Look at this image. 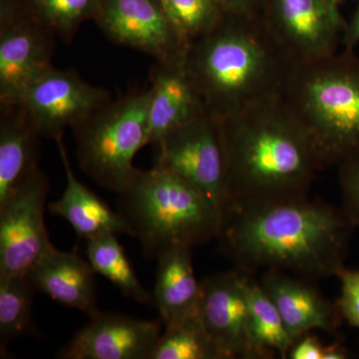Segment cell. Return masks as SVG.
Listing matches in <instances>:
<instances>
[{
  "mask_svg": "<svg viewBox=\"0 0 359 359\" xmlns=\"http://www.w3.org/2000/svg\"><path fill=\"white\" fill-rule=\"evenodd\" d=\"M342 210L354 226H359V160L344 163L339 167Z\"/></svg>",
  "mask_w": 359,
  "mask_h": 359,
  "instance_id": "obj_28",
  "label": "cell"
},
{
  "mask_svg": "<svg viewBox=\"0 0 359 359\" xmlns=\"http://www.w3.org/2000/svg\"><path fill=\"white\" fill-rule=\"evenodd\" d=\"M294 59L254 11H224L187 47L184 67L205 112L224 120L280 98Z\"/></svg>",
  "mask_w": 359,
  "mask_h": 359,
  "instance_id": "obj_2",
  "label": "cell"
},
{
  "mask_svg": "<svg viewBox=\"0 0 359 359\" xmlns=\"http://www.w3.org/2000/svg\"><path fill=\"white\" fill-rule=\"evenodd\" d=\"M95 275L89 262L76 252L59 250L55 247L27 273L37 292L62 306L88 314L89 318L100 311L97 306Z\"/></svg>",
  "mask_w": 359,
  "mask_h": 359,
  "instance_id": "obj_16",
  "label": "cell"
},
{
  "mask_svg": "<svg viewBox=\"0 0 359 359\" xmlns=\"http://www.w3.org/2000/svg\"><path fill=\"white\" fill-rule=\"evenodd\" d=\"M180 39L188 47L221 20L224 11L217 0H160Z\"/></svg>",
  "mask_w": 359,
  "mask_h": 359,
  "instance_id": "obj_26",
  "label": "cell"
},
{
  "mask_svg": "<svg viewBox=\"0 0 359 359\" xmlns=\"http://www.w3.org/2000/svg\"><path fill=\"white\" fill-rule=\"evenodd\" d=\"M28 15L69 43L80 26L94 20L99 0H16Z\"/></svg>",
  "mask_w": 359,
  "mask_h": 359,
  "instance_id": "obj_25",
  "label": "cell"
},
{
  "mask_svg": "<svg viewBox=\"0 0 359 359\" xmlns=\"http://www.w3.org/2000/svg\"><path fill=\"white\" fill-rule=\"evenodd\" d=\"M121 215L144 252L157 259L174 247L193 248L218 238L223 214L198 187L155 165L135 169L120 194Z\"/></svg>",
  "mask_w": 359,
  "mask_h": 359,
  "instance_id": "obj_5",
  "label": "cell"
},
{
  "mask_svg": "<svg viewBox=\"0 0 359 359\" xmlns=\"http://www.w3.org/2000/svg\"><path fill=\"white\" fill-rule=\"evenodd\" d=\"M157 145L156 165L198 187L223 214L226 163L221 120L202 111Z\"/></svg>",
  "mask_w": 359,
  "mask_h": 359,
  "instance_id": "obj_7",
  "label": "cell"
},
{
  "mask_svg": "<svg viewBox=\"0 0 359 359\" xmlns=\"http://www.w3.org/2000/svg\"><path fill=\"white\" fill-rule=\"evenodd\" d=\"M0 202L39 169L42 137L27 114L13 103L0 106Z\"/></svg>",
  "mask_w": 359,
  "mask_h": 359,
  "instance_id": "obj_19",
  "label": "cell"
},
{
  "mask_svg": "<svg viewBox=\"0 0 359 359\" xmlns=\"http://www.w3.org/2000/svg\"><path fill=\"white\" fill-rule=\"evenodd\" d=\"M261 283L275 302L294 342L311 330L334 334L339 327L341 316L337 304L327 301L309 283L282 271L269 269L264 271Z\"/></svg>",
  "mask_w": 359,
  "mask_h": 359,
  "instance_id": "obj_15",
  "label": "cell"
},
{
  "mask_svg": "<svg viewBox=\"0 0 359 359\" xmlns=\"http://www.w3.org/2000/svg\"><path fill=\"white\" fill-rule=\"evenodd\" d=\"M150 102V88L130 92L72 128L82 171L118 195L133 176L135 156L148 145Z\"/></svg>",
  "mask_w": 359,
  "mask_h": 359,
  "instance_id": "obj_6",
  "label": "cell"
},
{
  "mask_svg": "<svg viewBox=\"0 0 359 359\" xmlns=\"http://www.w3.org/2000/svg\"><path fill=\"white\" fill-rule=\"evenodd\" d=\"M160 321L99 311L57 353L61 359H151Z\"/></svg>",
  "mask_w": 359,
  "mask_h": 359,
  "instance_id": "obj_14",
  "label": "cell"
},
{
  "mask_svg": "<svg viewBox=\"0 0 359 359\" xmlns=\"http://www.w3.org/2000/svg\"><path fill=\"white\" fill-rule=\"evenodd\" d=\"M85 254L94 271L107 278L123 294L140 304L154 301L137 278L116 233H103L87 240Z\"/></svg>",
  "mask_w": 359,
  "mask_h": 359,
  "instance_id": "obj_22",
  "label": "cell"
},
{
  "mask_svg": "<svg viewBox=\"0 0 359 359\" xmlns=\"http://www.w3.org/2000/svg\"><path fill=\"white\" fill-rule=\"evenodd\" d=\"M150 81L148 144H158L205 109L187 75L184 59L175 62L156 61Z\"/></svg>",
  "mask_w": 359,
  "mask_h": 359,
  "instance_id": "obj_17",
  "label": "cell"
},
{
  "mask_svg": "<svg viewBox=\"0 0 359 359\" xmlns=\"http://www.w3.org/2000/svg\"><path fill=\"white\" fill-rule=\"evenodd\" d=\"M348 358V353L340 344H332L325 346L323 359H346Z\"/></svg>",
  "mask_w": 359,
  "mask_h": 359,
  "instance_id": "obj_32",
  "label": "cell"
},
{
  "mask_svg": "<svg viewBox=\"0 0 359 359\" xmlns=\"http://www.w3.org/2000/svg\"><path fill=\"white\" fill-rule=\"evenodd\" d=\"M56 142L66 177L65 192L60 199L48 205L52 215L61 217L85 241L103 233H125L134 237L133 231L121 212H116L76 178L63 145L62 137Z\"/></svg>",
  "mask_w": 359,
  "mask_h": 359,
  "instance_id": "obj_18",
  "label": "cell"
},
{
  "mask_svg": "<svg viewBox=\"0 0 359 359\" xmlns=\"http://www.w3.org/2000/svg\"><path fill=\"white\" fill-rule=\"evenodd\" d=\"M344 40L347 47L358 43L359 41V8L353 23L349 26L346 32H344Z\"/></svg>",
  "mask_w": 359,
  "mask_h": 359,
  "instance_id": "obj_31",
  "label": "cell"
},
{
  "mask_svg": "<svg viewBox=\"0 0 359 359\" xmlns=\"http://www.w3.org/2000/svg\"><path fill=\"white\" fill-rule=\"evenodd\" d=\"M199 316L224 359L264 358L250 334L242 269L209 276L201 283Z\"/></svg>",
  "mask_w": 359,
  "mask_h": 359,
  "instance_id": "obj_12",
  "label": "cell"
},
{
  "mask_svg": "<svg viewBox=\"0 0 359 359\" xmlns=\"http://www.w3.org/2000/svg\"><path fill=\"white\" fill-rule=\"evenodd\" d=\"M334 0H271L262 18L295 63L337 52L341 22Z\"/></svg>",
  "mask_w": 359,
  "mask_h": 359,
  "instance_id": "obj_13",
  "label": "cell"
},
{
  "mask_svg": "<svg viewBox=\"0 0 359 359\" xmlns=\"http://www.w3.org/2000/svg\"><path fill=\"white\" fill-rule=\"evenodd\" d=\"M335 276L340 282V295L335 304L340 316L351 327L359 330V269L354 271L344 266Z\"/></svg>",
  "mask_w": 359,
  "mask_h": 359,
  "instance_id": "obj_27",
  "label": "cell"
},
{
  "mask_svg": "<svg viewBox=\"0 0 359 359\" xmlns=\"http://www.w3.org/2000/svg\"><path fill=\"white\" fill-rule=\"evenodd\" d=\"M321 170L359 160V59L348 50L295 63L280 95Z\"/></svg>",
  "mask_w": 359,
  "mask_h": 359,
  "instance_id": "obj_4",
  "label": "cell"
},
{
  "mask_svg": "<svg viewBox=\"0 0 359 359\" xmlns=\"http://www.w3.org/2000/svg\"><path fill=\"white\" fill-rule=\"evenodd\" d=\"M34 285L27 275L0 276V351L20 337L34 332L32 304Z\"/></svg>",
  "mask_w": 359,
  "mask_h": 359,
  "instance_id": "obj_23",
  "label": "cell"
},
{
  "mask_svg": "<svg viewBox=\"0 0 359 359\" xmlns=\"http://www.w3.org/2000/svg\"><path fill=\"white\" fill-rule=\"evenodd\" d=\"M55 39L16 0H0V103L13 101L53 67Z\"/></svg>",
  "mask_w": 359,
  "mask_h": 359,
  "instance_id": "obj_10",
  "label": "cell"
},
{
  "mask_svg": "<svg viewBox=\"0 0 359 359\" xmlns=\"http://www.w3.org/2000/svg\"><path fill=\"white\" fill-rule=\"evenodd\" d=\"M110 101L109 91L84 81L76 71L51 67L8 103L25 111L42 137L56 141Z\"/></svg>",
  "mask_w": 359,
  "mask_h": 359,
  "instance_id": "obj_9",
  "label": "cell"
},
{
  "mask_svg": "<svg viewBox=\"0 0 359 359\" xmlns=\"http://www.w3.org/2000/svg\"><path fill=\"white\" fill-rule=\"evenodd\" d=\"M165 327L151 359H224L199 316Z\"/></svg>",
  "mask_w": 359,
  "mask_h": 359,
  "instance_id": "obj_24",
  "label": "cell"
},
{
  "mask_svg": "<svg viewBox=\"0 0 359 359\" xmlns=\"http://www.w3.org/2000/svg\"><path fill=\"white\" fill-rule=\"evenodd\" d=\"M191 250L179 245L157 259L153 299L165 325L199 316L201 283L194 273Z\"/></svg>",
  "mask_w": 359,
  "mask_h": 359,
  "instance_id": "obj_20",
  "label": "cell"
},
{
  "mask_svg": "<svg viewBox=\"0 0 359 359\" xmlns=\"http://www.w3.org/2000/svg\"><path fill=\"white\" fill-rule=\"evenodd\" d=\"M244 273L250 334L255 344L264 358H275L276 354L287 358L294 341L287 332L280 311L261 282H257L252 273Z\"/></svg>",
  "mask_w": 359,
  "mask_h": 359,
  "instance_id": "obj_21",
  "label": "cell"
},
{
  "mask_svg": "<svg viewBox=\"0 0 359 359\" xmlns=\"http://www.w3.org/2000/svg\"><path fill=\"white\" fill-rule=\"evenodd\" d=\"M50 184L37 169L0 202V276H25L54 247L45 224Z\"/></svg>",
  "mask_w": 359,
  "mask_h": 359,
  "instance_id": "obj_8",
  "label": "cell"
},
{
  "mask_svg": "<svg viewBox=\"0 0 359 359\" xmlns=\"http://www.w3.org/2000/svg\"><path fill=\"white\" fill-rule=\"evenodd\" d=\"M221 122L226 163L224 209L309 196L321 167L308 135L280 97Z\"/></svg>",
  "mask_w": 359,
  "mask_h": 359,
  "instance_id": "obj_3",
  "label": "cell"
},
{
  "mask_svg": "<svg viewBox=\"0 0 359 359\" xmlns=\"http://www.w3.org/2000/svg\"><path fill=\"white\" fill-rule=\"evenodd\" d=\"M224 11H233V13H245L252 11L250 9L252 0H217Z\"/></svg>",
  "mask_w": 359,
  "mask_h": 359,
  "instance_id": "obj_30",
  "label": "cell"
},
{
  "mask_svg": "<svg viewBox=\"0 0 359 359\" xmlns=\"http://www.w3.org/2000/svg\"><path fill=\"white\" fill-rule=\"evenodd\" d=\"M325 346L318 337L306 334L299 337L290 349L287 358L290 359H323Z\"/></svg>",
  "mask_w": 359,
  "mask_h": 359,
  "instance_id": "obj_29",
  "label": "cell"
},
{
  "mask_svg": "<svg viewBox=\"0 0 359 359\" xmlns=\"http://www.w3.org/2000/svg\"><path fill=\"white\" fill-rule=\"evenodd\" d=\"M353 228L342 208L304 196L228 205L218 238L236 268L247 273L323 278L344 266Z\"/></svg>",
  "mask_w": 359,
  "mask_h": 359,
  "instance_id": "obj_1",
  "label": "cell"
},
{
  "mask_svg": "<svg viewBox=\"0 0 359 359\" xmlns=\"http://www.w3.org/2000/svg\"><path fill=\"white\" fill-rule=\"evenodd\" d=\"M115 43L149 54L159 62L183 60L180 39L160 0H99L95 18Z\"/></svg>",
  "mask_w": 359,
  "mask_h": 359,
  "instance_id": "obj_11",
  "label": "cell"
}]
</instances>
